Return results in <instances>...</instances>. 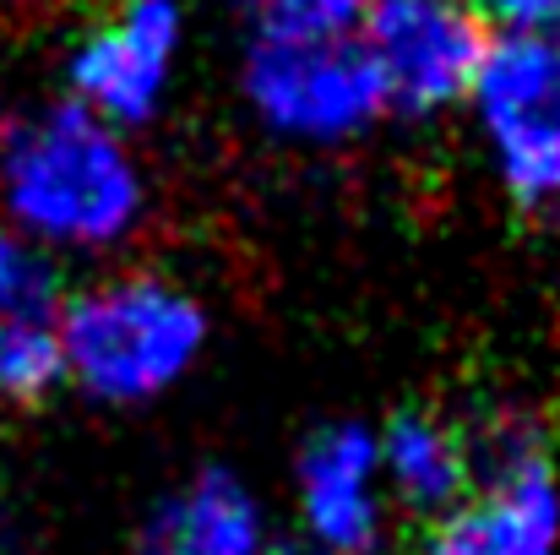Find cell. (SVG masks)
I'll return each mask as SVG.
<instances>
[{
    "label": "cell",
    "mask_w": 560,
    "mask_h": 555,
    "mask_svg": "<svg viewBox=\"0 0 560 555\" xmlns=\"http://www.w3.org/2000/svg\"><path fill=\"white\" fill-rule=\"evenodd\" d=\"M142 201L131 148L77 99L0 120V207L22 234L109 245L142 218Z\"/></svg>",
    "instance_id": "6da1fadb"
},
{
    "label": "cell",
    "mask_w": 560,
    "mask_h": 555,
    "mask_svg": "<svg viewBox=\"0 0 560 555\" xmlns=\"http://www.w3.org/2000/svg\"><path fill=\"white\" fill-rule=\"evenodd\" d=\"M207 338L201 305L164 278H115L60 305L66 375L104 403H142L175 386Z\"/></svg>",
    "instance_id": "7a4b0ae2"
},
{
    "label": "cell",
    "mask_w": 560,
    "mask_h": 555,
    "mask_svg": "<svg viewBox=\"0 0 560 555\" xmlns=\"http://www.w3.org/2000/svg\"><path fill=\"white\" fill-rule=\"evenodd\" d=\"M490 164L517 207L560 201V33H501L468 88Z\"/></svg>",
    "instance_id": "3957f363"
},
{
    "label": "cell",
    "mask_w": 560,
    "mask_h": 555,
    "mask_svg": "<svg viewBox=\"0 0 560 555\" xmlns=\"http://www.w3.org/2000/svg\"><path fill=\"white\" fill-rule=\"evenodd\" d=\"M240 88L256 120L294 142H349L386 109L360 38H256Z\"/></svg>",
    "instance_id": "277c9868"
},
{
    "label": "cell",
    "mask_w": 560,
    "mask_h": 555,
    "mask_svg": "<svg viewBox=\"0 0 560 555\" xmlns=\"http://www.w3.org/2000/svg\"><path fill=\"white\" fill-rule=\"evenodd\" d=\"M360 49L392 115L424 120L468 99L490 33L463 0H371Z\"/></svg>",
    "instance_id": "5b68a950"
},
{
    "label": "cell",
    "mask_w": 560,
    "mask_h": 555,
    "mask_svg": "<svg viewBox=\"0 0 560 555\" xmlns=\"http://www.w3.org/2000/svg\"><path fill=\"white\" fill-rule=\"evenodd\" d=\"M186 44L180 0H120L71 49V99L115 131L159 115Z\"/></svg>",
    "instance_id": "8992f818"
},
{
    "label": "cell",
    "mask_w": 560,
    "mask_h": 555,
    "mask_svg": "<svg viewBox=\"0 0 560 555\" xmlns=\"http://www.w3.org/2000/svg\"><path fill=\"white\" fill-rule=\"evenodd\" d=\"M430 555H560V485L550 452L523 458L474 485V496L435 518Z\"/></svg>",
    "instance_id": "52a82bcc"
},
{
    "label": "cell",
    "mask_w": 560,
    "mask_h": 555,
    "mask_svg": "<svg viewBox=\"0 0 560 555\" xmlns=\"http://www.w3.org/2000/svg\"><path fill=\"white\" fill-rule=\"evenodd\" d=\"M381 447L365 425H327L300 452V501L316 545L332 555H371L381 534L371 479Z\"/></svg>",
    "instance_id": "ba28073f"
},
{
    "label": "cell",
    "mask_w": 560,
    "mask_h": 555,
    "mask_svg": "<svg viewBox=\"0 0 560 555\" xmlns=\"http://www.w3.org/2000/svg\"><path fill=\"white\" fill-rule=\"evenodd\" d=\"M137 555H261V512L234 474L207 469L153 512Z\"/></svg>",
    "instance_id": "9c48e42d"
},
{
    "label": "cell",
    "mask_w": 560,
    "mask_h": 555,
    "mask_svg": "<svg viewBox=\"0 0 560 555\" xmlns=\"http://www.w3.org/2000/svg\"><path fill=\"white\" fill-rule=\"evenodd\" d=\"M381 458H386V474L397 485V496L424 512V518H446L468 501L474 490V469H468V452H463V430H452L446 419L424 414V408H402L392 414L386 425V441H381Z\"/></svg>",
    "instance_id": "30bf717a"
},
{
    "label": "cell",
    "mask_w": 560,
    "mask_h": 555,
    "mask_svg": "<svg viewBox=\"0 0 560 555\" xmlns=\"http://www.w3.org/2000/svg\"><path fill=\"white\" fill-rule=\"evenodd\" d=\"M66 375V344L55 316L33 322H0V397L5 403H44Z\"/></svg>",
    "instance_id": "8fae6325"
},
{
    "label": "cell",
    "mask_w": 560,
    "mask_h": 555,
    "mask_svg": "<svg viewBox=\"0 0 560 555\" xmlns=\"http://www.w3.org/2000/svg\"><path fill=\"white\" fill-rule=\"evenodd\" d=\"M55 305H60V278L49 256L16 240L11 229H0V322L55 316Z\"/></svg>",
    "instance_id": "7c38bea8"
},
{
    "label": "cell",
    "mask_w": 560,
    "mask_h": 555,
    "mask_svg": "<svg viewBox=\"0 0 560 555\" xmlns=\"http://www.w3.org/2000/svg\"><path fill=\"white\" fill-rule=\"evenodd\" d=\"M371 0H256V38H360Z\"/></svg>",
    "instance_id": "4fadbf2b"
},
{
    "label": "cell",
    "mask_w": 560,
    "mask_h": 555,
    "mask_svg": "<svg viewBox=\"0 0 560 555\" xmlns=\"http://www.w3.org/2000/svg\"><path fill=\"white\" fill-rule=\"evenodd\" d=\"M485 27L495 22L501 33H550L560 22V0H463Z\"/></svg>",
    "instance_id": "5bb4252c"
},
{
    "label": "cell",
    "mask_w": 560,
    "mask_h": 555,
    "mask_svg": "<svg viewBox=\"0 0 560 555\" xmlns=\"http://www.w3.org/2000/svg\"><path fill=\"white\" fill-rule=\"evenodd\" d=\"M272 555H332V551H322V545H278Z\"/></svg>",
    "instance_id": "9a60e30c"
},
{
    "label": "cell",
    "mask_w": 560,
    "mask_h": 555,
    "mask_svg": "<svg viewBox=\"0 0 560 555\" xmlns=\"http://www.w3.org/2000/svg\"><path fill=\"white\" fill-rule=\"evenodd\" d=\"M556 27H560V22H556Z\"/></svg>",
    "instance_id": "2e32d148"
}]
</instances>
